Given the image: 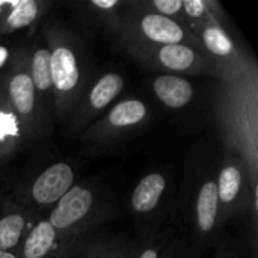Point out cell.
Listing matches in <instances>:
<instances>
[{"instance_id": "1", "label": "cell", "mask_w": 258, "mask_h": 258, "mask_svg": "<svg viewBox=\"0 0 258 258\" xmlns=\"http://www.w3.org/2000/svg\"><path fill=\"white\" fill-rule=\"evenodd\" d=\"M41 36L50 48L54 116L67 124L91 83L86 51L77 36L59 23L44 26Z\"/></svg>"}, {"instance_id": "2", "label": "cell", "mask_w": 258, "mask_h": 258, "mask_svg": "<svg viewBox=\"0 0 258 258\" xmlns=\"http://www.w3.org/2000/svg\"><path fill=\"white\" fill-rule=\"evenodd\" d=\"M255 70L237 77L222 80L221 100L222 128L227 135L225 145L237 151L248 165L252 180L257 178V106L248 107L257 100V92L248 97V91L255 86Z\"/></svg>"}, {"instance_id": "3", "label": "cell", "mask_w": 258, "mask_h": 258, "mask_svg": "<svg viewBox=\"0 0 258 258\" xmlns=\"http://www.w3.org/2000/svg\"><path fill=\"white\" fill-rule=\"evenodd\" d=\"M216 169V162L201 163L197 159H194L187 169L183 209L192 237L189 245L197 255L200 249L207 248L219 237V233L224 227L218 200Z\"/></svg>"}, {"instance_id": "4", "label": "cell", "mask_w": 258, "mask_h": 258, "mask_svg": "<svg viewBox=\"0 0 258 258\" xmlns=\"http://www.w3.org/2000/svg\"><path fill=\"white\" fill-rule=\"evenodd\" d=\"M109 210L107 200L95 183H76L47 213V221L65 239H79L100 222Z\"/></svg>"}, {"instance_id": "5", "label": "cell", "mask_w": 258, "mask_h": 258, "mask_svg": "<svg viewBox=\"0 0 258 258\" xmlns=\"http://www.w3.org/2000/svg\"><path fill=\"white\" fill-rule=\"evenodd\" d=\"M3 95L20 119L30 142L45 133L48 125L39 107L33 83L27 70L26 45H18L8 70L0 76Z\"/></svg>"}, {"instance_id": "6", "label": "cell", "mask_w": 258, "mask_h": 258, "mask_svg": "<svg viewBox=\"0 0 258 258\" xmlns=\"http://www.w3.org/2000/svg\"><path fill=\"white\" fill-rule=\"evenodd\" d=\"M124 51L136 62L157 70L162 74L172 76H213L222 80L218 67L197 47L186 44L142 45L121 44Z\"/></svg>"}, {"instance_id": "7", "label": "cell", "mask_w": 258, "mask_h": 258, "mask_svg": "<svg viewBox=\"0 0 258 258\" xmlns=\"http://www.w3.org/2000/svg\"><path fill=\"white\" fill-rule=\"evenodd\" d=\"M116 39L119 41V45L121 44H142V45L186 44L198 48L192 32L183 23L142 11L136 8L130 0H127V8L121 20Z\"/></svg>"}, {"instance_id": "8", "label": "cell", "mask_w": 258, "mask_h": 258, "mask_svg": "<svg viewBox=\"0 0 258 258\" xmlns=\"http://www.w3.org/2000/svg\"><path fill=\"white\" fill-rule=\"evenodd\" d=\"M150 119L151 110L144 100L136 97L118 100L82 133V141L97 150L112 147L136 135Z\"/></svg>"}, {"instance_id": "9", "label": "cell", "mask_w": 258, "mask_h": 258, "mask_svg": "<svg viewBox=\"0 0 258 258\" xmlns=\"http://www.w3.org/2000/svg\"><path fill=\"white\" fill-rule=\"evenodd\" d=\"M216 187L221 210V221L225 225L230 219L248 210L255 201L257 183L252 180L243 157L233 148H224L216 169Z\"/></svg>"}, {"instance_id": "10", "label": "cell", "mask_w": 258, "mask_h": 258, "mask_svg": "<svg viewBox=\"0 0 258 258\" xmlns=\"http://www.w3.org/2000/svg\"><path fill=\"white\" fill-rule=\"evenodd\" d=\"M77 172L68 162H54L39 171L27 181L17 195V203L39 218V213L50 212L60 198L77 183Z\"/></svg>"}, {"instance_id": "11", "label": "cell", "mask_w": 258, "mask_h": 258, "mask_svg": "<svg viewBox=\"0 0 258 258\" xmlns=\"http://www.w3.org/2000/svg\"><path fill=\"white\" fill-rule=\"evenodd\" d=\"M198 48L218 67L222 80L237 77L248 71V62L234 38L218 20L190 29Z\"/></svg>"}, {"instance_id": "12", "label": "cell", "mask_w": 258, "mask_h": 258, "mask_svg": "<svg viewBox=\"0 0 258 258\" xmlns=\"http://www.w3.org/2000/svg\"><path fill=\"white\" fill-rule=\"evenodd\" d=\"M125 88V79L118 71H107L89 83L67 125L73 133H83L94 121L113 106Z\"/></svg>"}, {"instance_id": "13", "label": "cell", "mask_w": 258, "mask_h": 258, "mask_svg": "<svg viewBox=\"0 0 258 258\" xmlns=\"http://www.w3.org/2000/svg\"><path fill=\"white\" fill-rule=\"evenodd\" d=\"M76 240L62 237L45 218H39L26 231L15 252L18 258H60Z\"/></svg>"}, {"instance_id": "14", "label": "cell", "mask_w": 258, "mask_h": 258, "mask_svg": "<svg viewBox=\"0 0 258 258\" xmlns=\"http://www.w3.org/2000/svg\"><path fill=\"white\" fill-rule=\"evenodd\" d=\"M169 189V177L162 169L148 171L130 192L128 207L136 218L151 219L160 212Z\"/></svg>"}, {"instance_id": "15", "label": "cell", "mask_w": 258, "mask_h": 258, "mask_svg": "<svg viewBox=\"0 0 258 258\" xmlns=\"http://www.w3.org/2000/svg\"><path fill=\"white\" fill-rule=\"evenodd\" d=\"M27 54V70L30 80L35 88V94L42 110L44 118L50 124L54 115V97H53V82H51V67H50V48L41 39L32 45L26 47Z\"/></svg>"}, {"instance_id": "16", "label": "cell", "mask_w": 258, "mask_h": 258, "mask_svg": "<svg viewBox=\"0 0 258 258\" xmlns=\"http://www.w3.org/2000/svg\"><path fill=\"white\" fill-rule=\"evenodd\" d=\"M39 219L14 200L0 198V252L17 251L26 231Z\"/></svg>"}, {"instance_id": "17", "label": "cell", "mask_w": 258, "mask_h": 258, "mask_svg": "<svg viewBox=\"0 0 258 258\" xmlns=\"http://www.w3.org/2000/svg\"><path fill=\"white\" fill-rule=\"evenodd\" d=\"M50 6L47 0H0V36L32 27Z\"/></svg>"}, {"instance_id": "18", "label": "cell", "mask_w": 258, "mask_h": 258, "mask_svg": "<svg viewBox=\"0 0 258 258\" xmlns=\"http://www.w3.org/2000/svg\"><path fill=\"white\" fill-rule=\"evenodd\" d=\"M127 0H83L76 3L80 20L94 30H106L116 36Z\"/></svg>"}, {"instance_id": "19", "label": "cell", "mask_w": 258, "mask_h": 258, "mask_svg": "<svg viewBox=\"0 0 258 258\" xmlns=\"http://www.w3.org/2000/svg\"><path fill=\"white\" fill-rule=\"evenodd\" d=\"M150 88L157 101L169 110H184L197 98L195 85L181 76L157 74L151 79Z\"/></svg>"}, {"instance_id": "20", "label": "cell", "mask_w": 258, "mask_h": 258, "mask_svg": "<svg viewBox=\"0 0 258 258\" xmlns=\"http://www.w3.org/2000/svg\"><path fill=\"white\" fill-rule=\"evenodd\" d=\"M136 8L183 23V0H130Z\"/></svg>"}, {"instance_id": "21", "label": "cell", "mask_w": 258, "mask_h": 258, "mask_svg": "<svg viewBox=\"0 0 258 258\" xmlns=\"http://www.w3.org/2000/svg\"><path fill=\"white\" fill-rule=\"evenodd\" d=\"M104 248L106 240L85 234L77 239L60 258H103Z\"/></svg>"}, {"instance_id": "22", "label": "cell", "mask_w": 258, "mask_h": 258, "mask_svg": "<svg viewBox=\"0 0 258 258\" xmlns=\"http://www.w3.org/2000/svg\"><path fill=\"white\" fill-rule=\"evenodd\" d=\"M172 237L171 234H147L144 242L136 245V255L135 258H162L166 248L169 246Z\"/></svg>"}, {"instance_id": "23", "label": "cell", "mask_w": 258, "mask_h": 258, "mask_svg": "<svg viewBox=\"0 0 258 258\" xmlns=\"http://www.w3.org/2000/svg\"><path fill=\"white\" fill-rule=\"evenodd\" d=\"M136 245L128 242H107L106 246V258H135Z\"/></svg>"}, {"instance_id": "24", "label": "cell", "mask_w": 258, "mask_h": 258, "mask_svg": "<svg viewBox=\"0 0 258 258\" xmlns=\"http://www.w3.org/2000/svg\"><path fill=\"white\" fill-rule=\"evenodd\" d=\"M162 258H197L192 246L183 240L172 239Z\"/></svg>"}, {"instance_id": "25", "label": "cell", "mask_w": 258, "mask_h": 258, "mask_svg": "<svg viewBox=\"0 0 258 258\" xmlns=\"http://www.w3.org/2000/svg\"><path fill=\"white\" fill-rule=\"evenodd\" d=\"M215 258H240L237 245L234 243V240H230V239L221 240L218 243Z\"/></svg>"}, {"instance_id": "26", "label": "cell", "mask_w": 258, "mask_h": 258, "mask_svg": "<svg viewBox=\"0 0 258 258\" xmlns=\"http://www.w3.org/2000/svg\"><path fill=\"white\" fill-rule=\"evenodd\" d=\"M15 48H11L9 45H5V44H0V76L8 70V67L11 65L12 62V57L15 54Z\"/></svg>"}, {"instance_id": "27", "label": "cell", "mask_w": 258, "mask_h": 258, "mask_svg": "<svg viewBox=\"0 0 258 258\" xmlns=\"http://www.w3.org/2000/svg\"><path fill=\"white\" fill-rule=\"evenodd\" d=\"M0 258H18L15 251H9V252H0Z\"/></svg>"}, {"instance_id": "28", "label": "cell", "mask_w": 258, "mask_h": 258, "mask_svg": "<svg viewBox=\"0 0 258 258\" xmlns=\"http://www.w3.org/2000/svg\"><path fill=\"white\" fill-rule=\"evenodd\" d=\"M106 246H107V242H106ZM103 258H106V248H104V255H103Z\"/></svg>"}]
</instances>
